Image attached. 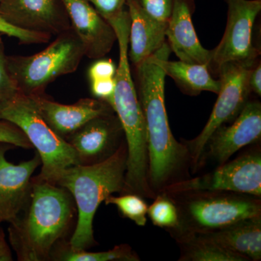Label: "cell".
Segmentation results:
<instances>
[{
  "label": "cell",
  "instance_id": "obj_1",
  "mask_svg": "<svg viewBox=\"0 0 261 261\" xmlns=\"http://www.w3.org/2000/svg\"><path fill=\"white\" fill-rule=\"evenodd\" d=\"M76 214L68 190L32 177L23 208L10 220V243L20 261H44L69 232Z\"/></svg>",
  "mask_w": 261,
  "mask_h": 261
},
{
  "label": "cell",
  "instance_id": "obj_2",
  "mask_svg": "<svg viewBox=\"0 0 261 261\" xmlns=\"http://www.w3.org/2000/svg\"><path fill=\"white\" fill-rule=\"evenodd\" d=\"M114 29L119 49V63L115 75L113 110L121 122L127 148L123 193L152 197L148 178V140L145 118L130 74L128 59L130 18L128 10L108 20Z\"/></svg>",
  "mask_w": 261,
  "mask_h": 261
},
{
  "label": "cell",
  "instance_id": "obj_3",
  "mask_svg": "<svg viewBox=\"0 0 261 261\" xmlns=\"http://www.w3.org/2000/svg\"><path fill=\"white\" fill-rule=\"evenodd\" d=\"M138 97L148 140V178L151 189L166 187L190 158L186 146L173 137L165 105L166 74L156 53L136 66Z\"/></svg>",
  "mask_w": 261,
  "mask_h": 261
},
{
  "label": "cell",
  "instance_id": "obj_4",
  "mask_svg": "<svg viewBox=\"0 0 261 261\" xmlns=\"http://www.w3.org/2000/svg\"><path fill=\"white\" fill-rule=\"evenodd\" d=\"M126 161V145L123 144L106 161L70 166L57 180L56 185L69 192L76 207V224L68 243L70 248L87 250L95 243L94 216L109 196L123 192Z\"/></svg>",
  "mask_w": 261,
  "mask_h": 261
},
{
  "label": "cell",
  "instance_id": "obj_5",
  "mask_svg": "<svg viewBox=\"0 0 261 261\" xmlns=\"http://www.w3.org/2000/svg\"><path fill=\"white\" fill-rule=\"evenodd\" d=\"M85 56L83 44L73 29L56 36L44 50L32 56H7L6 64L22 94H44L49 84L74 73Z\"/></svg>",
  "mask_w": 261,
  "mask_h": 261
},
{
  "label": "cell",
  "instance_id": "obj_6",
  "mask_svg": "<svg viewBox=\"0 0 261 261\" xmlns=\"http://www.w3.org/2000/svg\"><path fill=\"white\" fill-rule=\"evenodd\" d=\"M0 120L18 126L37 150L42 166L37 176L39 179L56 185L66 168L80 165L71 145L43 118L34 96L19 94L0 113Z\"/></svg>",
  "mask_w": 261,
  "mask_h": 261
},
{
  "label": "cell",
  "instance_id": "obj_7",
  "mask_svg": "<svg viewBox=\"0 0 261 261\" xmlns=\"http://www.w3.org/2000/svg\"><path fill=\"white\" fill-rule=\"evenodd\" d=\"M255 61H231L221 65L217 72L221 88L214 109L203 129L194 140L185 142L190 159L197 165L202 159L206 144L216 128L233 121L248 102L251 90L249 75Z\"/></svg>",
  "mask_w": 261,
  "mask_h": 261
},
{
  "label": "cell",
  "instance_id": "obj_8",
  "mask_svg": "<svg viewBox=\"0 0 261 261\" xmlns=\"http://www.w3.org/2000/svg\"><path fill=\"white\" fill-rule=\"evenodd\" d=\"M178 211L180 226L186 231H212L242 220L260 216V202L250 197L192 192Z\"/></svg>",
  "mask_w": 261,
  "mask_h": 261
},
{
  "label": "cell",
  "instance_id": "obj_9",
  "mask_svg": "<svg viewBox=\"0 0 261 261\" xmlns=\"http://www.w3.org/2000/svg\"><path fill=\"white\" fill-rule=\"evenodd\" d=\"M170 194L192 192H229L260 197L261 155L253 152L225 163L214 172L171 183L165 187Z\"/></svg>",
  "mask_w": 261,
  "mask_h": 261
},
{
  "label": "cell",
  "instance_id": "obj_10",
  "mask_svg": "<svg viewBox=\"0 0 261 261\" xmlns=\"http://www.w3.org/2000/svg\"><path fill=\"white\" fill-rule=\"evenodd\" d=\"M227 23L221 42L211 50L209 70L231 61H255L260 51L252 42V30L261 0H226Z\"/></svg>",
  "mask_w": 261,
  "mask_h": 261
},
{
  "label": "cell",
  "instance_id": "obj_11",
  "mask_svg": "<svg viewBox=\"0 0 261 261\" xmlns=\"http://www.w3.org/2000/svg\"><path fill=\"white\" fill-rule=\"evenodd\" d=\"M0 15L16 28L51 37L71 28L63 0H3Z\"/></svg>",
  "mask_w": 261,
  "mask_h": 261
},
{
  "label": "cell",
  "instance_id": "obj_12",
  "mask_svg": "<svg viewBox=\"0 0 261 261\" xmlns=\"http://www.w3.org/2000/svg\"><path fill=\"white\" fill-rule=\"evenodd\" d=\"M123 127L114 111L99 115L67 139L74 149L80 165L106 161L123 143Z\"/></svg>",
  "mask_w": 261,
  "mask_h": 261
},
{
  "label": "cell",
  "instance_id": "obj_13",
  "mask_svg": "<svg viewBox=\"0 0 261 261\" xmlns=\"http://www.w3.org/2000/svg\"><path fill=\"white\" fill-rule=\"evenodd\" d=\"M260 102L248 101L231 125L223 124L214 130L205 149L216 162L224 164L240 149L260 140Z\"/></svg>",
  "mask_w": 261,
  "mask_h": 261
},
{
  "label": "cell",
  "instance_id": "obj_14",
  "mask_svg": "<svg viewBox=\"0 0 261 261\" xmlns=\"http://www.w3.org/2000/svg\"><path fill=\"white\" fill-rule=\"evenodd\" d=\"M71 27L83 44L85 56L104 58L117 42L114 29L87 0H63Z\"/></svg>",
  "mask_w": 261,
  "mask_h": 261
},
{
  "label": "cell",
  "instance_id": "obj_15",
  "mask_svg": "<svg viewBox=\"0 0 261 261\" xmlns=\"http://www.w3.org/2000/svg\"><path fill=\"white\" fill-rule=\"evenodd\" d=\"M14 147L0 142V208L8 216V221L15 217L27 203L33 173L41 166L37 152L32 159L19 164L9 162L5 154Z\"/></svg>",
  "mask_w": 261,
  "mask_h": 261
},
{
  "label": "cell",
  "instance_id": "obj_16",
  "mask_svg": "<svg viewBox=\"0 0 261 261\" xmlns=\"http://www.w3.org/2000/svg\"><path fill=\"white\" fill-rule=\"evenodd\" d=\"M195 0H174L167 22L166 37L168 45L179 61L210 66L211 50L206 49L196 34L192 17Z\"/></svg>",
  "mask_w": 261,
  "mask_h": 261
},
{
  "label": "cell",
  "instance_id": "obj_17",
  "mask_svg": "<svg viewBox=\"0 0 261 261\" xmlns=\"http://www.w3.org/2000/svg\"><path fill=\"white\" fill-rule=\"evenodd\" d=\"M34 97L47 124L65 140L92 118L113 111L109 105L96 98H83L74 104L63 105L51 100L44 94Z\"/></svg>",
  "mask_w": 261,
  "mask_h": 261
},
{
  "label": "cell",
  "instance_id": "obj_18",
  "mask_svg": "<svg viewBox=\"0 0 261 261\" xmlns=\"http://www.w3.org/2000/svg\"><path fill=\"white\" fill-rule=\"evenodd\" d=\"M126 8L130 18L128 56L136 67L166 43L167 23L149 14L139 0H127Z\"/></svg>",
  "mask_w": 261,
  "mask_h": 261
},
{
  "label": "cell",
  "instance_id": "obj_19",
  "mask_svg": "<svg viewBox=\"0 0 261 261\" xmlns=\"http://www.w3.org/2000/svg\"><path fill=\"white\" fill-rule=\"evenodd\" d=\"M171 50L168 43L156 51V60L166 75L172 78L184 92L197 94L202 92L219 93L221 82L211 75L208 67L181 61H168Z\"/></svg>",
  "mask_w": 261,
  "mask_h": 261
},
{
  "label": "cell",
  "instance_id": "obj_20",
  "mask_svg": "<svg viewBox=\"0 0 261 261\" xmlns=\"http://www.w3.org/2000/svg\"><path fill=\"white\" fill-rule=\"evenodd\" d=\"M200 232L247 260H260V216L242 220L216 231Z\"/></svg>",
  "mask_w": 261,
  "mask_h": 261
},
{
  "label": "cell",
  "instance_id": "obj_21",
  "mask_svg": "<svg viewBox=\"0 0 261 261\" xmlns=\"http://www.w3.org/2000/svg\"><path fill=\"white\" fill-rule=\"evenodd\" d=\"M178 240L182 249L180 260H247L245 257L230 251L200 231L183 232Z\"/></svg>",
  "mask_w": 261,
  "mask_h": 261
},
{
  "label": "cell",
  "instance_id": "obj_22",
  "mask_svg": "<svg viewBox=\"0 0 261 261\" xmlns=\"http://www.w3.org/2000/svg\"><path fill=\"white\" fill-rule=\"evenodd\" d=\"M51 258L61 261H137L140 260L137 253L130 246L121 245L112 250L103 252H88L85 250H75L68 243L61 242L55 247Z\"/></svg>",
  "mask_w": 261,
  "mask_h": 261
},
{
  "label": "cell",
  "instance_id": "obj_23",
  "mask_svg": "<svg viewBox=\"0 0 261 261\" xmlns=\"http://www.w3.org/2000/svg\"><path fill=\"white\" fill-rule=\"evenodd\" d=\"M105 203L116 206L123 217L134 221L137 226H144L147 223L148 205L140 195L130 193L119 197L111 195Z\"/></svg>",
  "mask_w": 261,
  "mask_h": 261
},
{
  "label": "cell",
  "instance_id": "obj_24",
  "mask_svg": "<svg viewBox=\"0 0 261 261\" xmlns=\"http://www.w3.org/2000/svg\"><path fill=\"white\" fill-rule=\"evenodd\" d=\"M149 219L154 226L166 228L180 227V217L176 204L164 194L159 195L148 207Z\"/></svg>",
  "mask_w": 261,
  "mask_h": 261
},
{
  "label": "cell",
  "instance_id": "obj_25",
  "mask_svg": "<svg viewBox=\"0 0 261 261\" xmlns=\"http://www.w3.org/2000/svg\"><path fill=\"white\" fill-rule=\"evenodd\" d=\"M1 36L0 34V113L20 94L18 87L7 67V56Z\"/></svg>",
  "mask_w": 261,
  "mask_h": 261
},
{
  "label": "cell",
  "instance_id": "obj_26",
  "mask_svg": "<svg viewBox=\"0 0 261 261\" xmlns=\"http://www.w3.org/2000/svg\"><path fill=\"white\" fill-rule=\"evenodd\" d=\"M0 34H5L10 37L18 39L20 44H44L50 40L51 36L49 34L29 32L13 27L8 23L0 15Z\"/></svg>",
  "mask_w": 261,
  "mask_h": 261
},
{
  "label": "cell",
  "instance_id": "obj_27",
  "mask_svg": "<svg viewBox=\"0 0 261 261\" xmlns=\"http://www.w3.org/2000/svg\"><path fill=\"white\" fill-rule=\"evenodd\" d=\"M0 142L19 148H33L25 134L18 126L5 120H0Z\"/></svg>",
  "mask_w": 261,
  "mask_h": 261
},
{
  "label": "cell",
  "instance_id": "obj_28",
  "mask_svg": "<svg viewBox=\"0 0 261 261\" xmlns=\"http://www.w3.org/2000/svg\"><path fill=\"white\" fill-rule=\"evenodd\" d=\"M144 9L160 21L167 23L174 0H139Z\"/></svg>",
  "mask_w": 261,
  "mask_h": 261
},
{
  "label": "cell",
  "instance_id": "obj_29",
  "mask_svg": "<svg viewBox=\"0 0 261 261\" xmlns=\"http://www.w3.org/2000/svg\"><path fill=\"white\" fill-rule=\"evenodd\" d=\"M106 20L121 14L126 8L127 0H87Z\"/></svg>",
  "mask_w": 261,
  "mask_h": 261
},
{
  "label": "cell",
  "instance_id": "obj_30",
  "mask_svg": "<svg viewBox=\"0 0 261 261\" xmlns=\"http://www.w3.org/2000/svg\"><path fill=\"white\" fill-rule=\"evenodd\" d=\"M91 92L94 98L113 106L115 92V79H103L91 81Z\"/></svg>",
  "mask_w": 261,
  "mask_h": 261
},
{
  "label": "cell",
  "instance_id": "obj_31",
  "mask_svg": "<svg viewBox=\"0 0 261 261\" xmlns=\"http://www.w3.org/2000/svg\"><path fill=\"white\" fill-rule=\"evenodd\" d=\"M116 67L111 59H98L88 70L89 81L114 78Z\"/></svg>",
  "mask_w": 261,
  "mask_h": 261
},
{
  "label": "cell",
  "instance_id": "obj_32",
  "mask_svg": "<svg viewBox=\"0 0 261 261\" xmlns=\"http://www.w3.org/2000/svg\"><path fill=\"white\" fill-rule=\"evenodd\" d=\"M249 86L250 90L258 96L261 95V65L260 62L254 65L249 75Z\"/></svg>",
  "mask_w": 261,
  "mask_h": 261
},
{
  "label": "cell",
  "instance_id": "obj_33",
  "mask_svg": "<svg viewBox=\"0 0 261 261\" xmlns=\"http://www.w3.org/2000/svg\"><path fill=\"white\" fill-rule=\"evenodd\" d=\"M13 260L11 251L6 240L3 228H0V261Z\"/></svg>",
  "mask_w": 261,
  "mask_h": 261
},
{
  "label": "cell",
  "instance_id": "obj_34",
  "mask_svg": "<svg viewBox=\"0 0 261 261\" xmlns=\"http://www.w3.org/2000/svg\"><path fill=\"white\" fill-rule=\"evenodd\" d=\"M8 216H7L6 214L0 208V225H1L3 221H8Z\"/></svg>",
  "mask_w": 261,
  "mask_h": 261
},
{
  "label": "cell",
  "instance_id": "obj_35",
  "mask_svg": "<svg viewBox=\"0 0 261 261\" xmlns=\"http://www.w3.org/2000/svg\"><path fill=\"white\" fill-rule=\"evenodd\" d=\"M3 0H0V3H1V2H3Z\"/></svg>",
  "mask_w": 261,
  "mask_h": 261
},
{
  "label": "cell",
  "instance_id": "obj_36",
  "mask_svg": "<svg viewBox=\"0 0 261 261\" xmlns=\"http://www.w3.org/2000/svg\"><path fill=\"white\" fill-rule=\"evenodd\" d=\"M0 228H1V226H0Z\"/></svg>",
  "mask_w": 261,
  "mask_h": 261
}]
</instances>
